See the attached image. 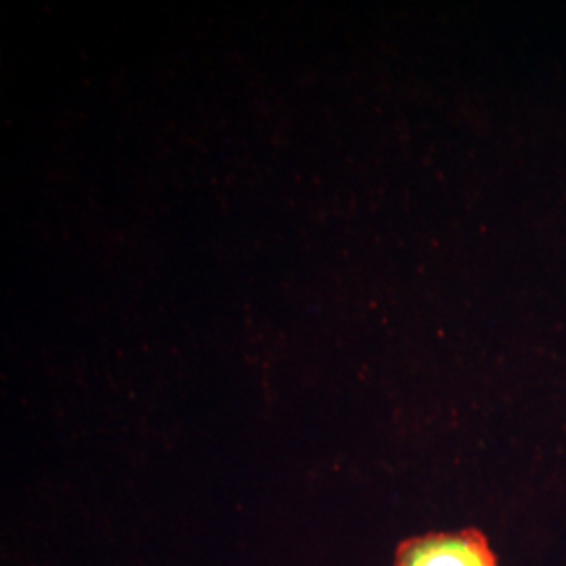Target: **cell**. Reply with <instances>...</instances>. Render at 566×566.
<instances>
[{"instance_id": "1", "label": "cell", "mask_w": 566, "mask_h": 566, "mask_svg": "<svg viewBox=\"0 0 566 566\" xmlns=\"http://www.w3.org/2000/svg\"><path fill=\"white\" fill-rule=\"evenodd\" d=\"M397 566H500L479 531L437 533L405 542Z\"/></svg>"}]
</instances>
